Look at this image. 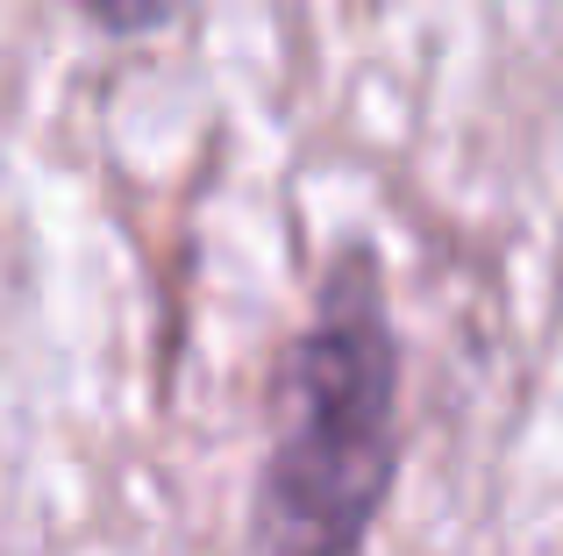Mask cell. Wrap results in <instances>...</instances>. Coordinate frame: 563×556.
I'll use <instances>...</instances> for the list:
<instances>
[{
    "label": "cell",
    "mask_w": 563,
    "mask_h": 556,
    "mask_svg": "<svg viewBox=\"0 0 563 556\" xmlns=\"http://www.w3.org/2000/svg\"><path fill=\"white\" fill-rule=\"evenodd\" d=\"M71 8L108 36H143V29H157L172 14V0H71Z\"/></svg>",
    "instance_id": "cell-2"
},
{
    "label": "cell",
    "mask_w": 563,
    "mask_h": 556,
    "mask_svg": "<svg viewBox=\"0 0 563 556\" xmlns=\"http://www.w3.org/2000/svg\"><path fill=\"white\" fill-rule=\"evenodd\" d=\"M399 478V343L378 257H335L278 364V429L250 492V556H357Z\"/></svg>",
    "instance_id": "cell-1"
}]
</instances>
